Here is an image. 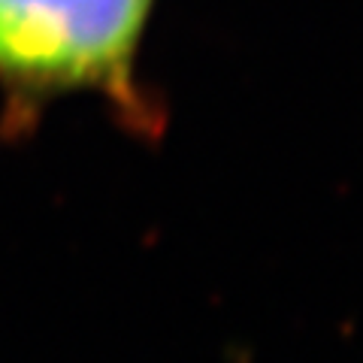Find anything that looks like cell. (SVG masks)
<instances>
[{
	"mask_svg": "<svg viewBox=\"0 0 363 363\" xmlns=\"http://www.w3.org/2000/svg\"><path fill=\"white\" fill-rule=\"evenodd\" d=\"M155 0H0V88L18 100L100 94L152 124L136 58Z\"/></svg>",
	"mask_w": 363,
	"mask_h": 363,
	"instance_id": "6da1fadb",
	"label": "cell"
}]
</instances>
